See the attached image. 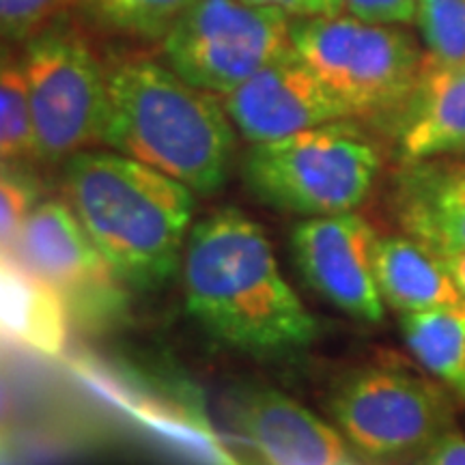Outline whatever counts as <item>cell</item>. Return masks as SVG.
I'll return each instance as SVG.
<instances>
[{"mask_svg": "<svg viewBox=\"0 0 465 465\" xmlns=\"http://www.w3.org/2000/svg\"><path fill=\"white\" fill-rule=\"evenodd\" d=\"M0 465H20V457H17L14 440H11L9 427L0 429Z\"/></svg>", "mask_w": 465, "mask_h": 465, "instance_id": "f1b7e54d", "label": "cell"}, {"mask_svg": "<svg viewBox=\"0 0 465 465\" xmlns=\"http://www.w3.org/2000/svg\"><path fill=\"white\" fill-rule=\"evenodd\" d=\"M386 127L401 162L465 153V65L422 56L414 86Z\"/></svg>", "mask_w": 465, "mask_h": 465, "instance_id": "9a60e30c", "label": "cell"}, {"mask_svg": "<svg viewBox=\"0 0 465 465\" xmlns=\"http://www.w3.org/2000/svg\"><path fill=\"white\" fill-rule=\"evenodd\" d=\"M420 465H465V438L452 427L446 429L422 452Z\"/></svg>", "mask_w": 465, "mask_h": 465, "instance_id": "484cf974", "label": "cell"}, {"mask_svg": "<svg viewBox=\"0 0 465 465\" xmlns=\"http://www.w3.org/2000/svg\"><path fill=\"white\" fill-rule=\"evenodd\" d=\"M185 311L220 345L276 358L312 345L317 319L282 276L263 229L235 207L192 226L182 257Z\"/></svg>", "mask_w": 465, "mask_h": 465, "instance_id": "6da1fadb", "label": "cell"}, {"mask_svg": "<svg viewBox=\"0 0 465 465\" xmlns=\"http://www.w3.org/2000/svg\"><path fill=\"white\" fill-rule=\"evenodd\" d=\"M237 424L265 465H366L334 424L278 391L242 397Z\"/></svg>", "mask_w": 465, "mask_h": 465, "instance_id": "7c38bea8", "label": "cell"}, {"mask_svg": "<svg viewBox=\"0 0 465 465\" xmlns=\"http://www.w3.org/2000/svg\"><path fill=\"white\" fill-rule=\"evenodd\" d=\"M291 39L351 119L388 125L420 72L414 39L391 25L345 15L298 17Z\"/></svg>", "mask_w": 465, "mask_h": 465, "instance_id": "8992f818", "label": "cell"}, {"mask_svg": "<svg viewBox=\"0 0 465 465\" xmlns=\"http://www.w3.org/2000/svg\"><path fill=\"white\" fill-rule=\"evenodd\" d=\"M31 100L35 162L63 166L102 144L108 116V63L69 17L22 45Z\"/></svg>", "mask_w": 465, "mask_h": 465, "instance_id": "5b68a950", "label": "cell"}, {"mask_svg": "<svg viewBox=\"0 0 465 465\" xmlns=\"http://www.w3.org/2000/svg\"><path fill=\"white\" fill-rule=\"evenodd\" d=\"M375 276L383 304L399 315L465 302L440 254L407 235L380 237Z\"/></svg>", "mask_w": 465, "mask_h": 465, "instance_id": "e0dca14e", "label": "cell"}, {"mask_svg": "<svg viewBox=\"0 0 465 465\" xmlns=\"http://www.w3.org/2000/svg\"><path fill=\"white\" fill-rule=\"evenodd\" d=\"M14 411V388H11L9 375L0 366V429H7Z\"/></svg>", "mask_w": 465, "mask_h": 465, "instance_id": "4316f807", "label": "cell"}, {"mask_svg": "<svg viewBox=\"0 0 465 465\" xmlns=\"http://www.w3.org/2000/svg\"><path fill=\"white\" fill-rule=\"evenodd\" d=\"M69 317L56 291L0 250V339L61 356L67 347Z\"/></svg>", "mask_w": 465, "mask_h": 465, "instance_id": "2e32d148", "label": "cell"}, {"mask_svg": "<svg viewBox=\"0 0 465 465\" xmlns=\"http://www.w3.org/2000/svg\"><path fill=\"white\" fill-rule=\"evenodd\" d=\"M403 235L435 254L465 250V153L401 162L391 194Z\"/></svg>", "mask_w": 465, "mask_h": 465, "instance_id": "5bb4252c", "label": "cell"}, {"mask_svg": "<svg viewBox=\"0 0 465 465\" xmlns=\"http://www.w3.org/2000/svg\"><path fill=\"white\" fill-rule=\"evenodd\" d=\"M380 237L360 213L304 218L291 231V257L304 282L356 322L381 323L386 315L375 276Z\"/></svg>", "mask_w": 465, "mask_h": 465, "instance_id": "30bf717a", "label": "cell"}, {"mask_svg": "<svg viewBox=\"0 0 465 465\" xmlns=\"http://www.w3.org/2000/svg\"><path fill=\"white\" fill-rule=\"evenodd\" d=\"M37 164L0 166V250L14 248L28 213L42 199Z\"/></svg>", "mask_w": 465, "mask_h": 465, "instance_id": "7402d4cb", "label": "cell"}, {"mask_svg": "<svg viewBox=\"0 0 465 465\" xmlns=\"http://www.w3.org/2000/svg\"><path fill=\"white\" fill-rule=\"evenodd\" d=\"M78 5L80 0H0V42L25 45Z\"/></svg>", "mask_w": 465, "mask_h": 465, "instance_id": "603a6c76", "label": "cell"}, {"mask_svg": "<svg viewBox=\"0 0 465 465\" xmlns=\"http://www.w3.org/2000/svg\"><path fill=\"white\" fill-rule=\"evenodd\" d=\"M220 102L237 136L250 144L351 119L295 50L261 69L237 89L220 95Z\"/></svg>", "mask_w": 465, "mask_h": 465, "instance_id": "8fae6325", "label": "cell"}, {"mask_svg": "<svg viewBox=\"0 0 465 465\" xmlns=\"http://www.w3.org/2000/svg\"><path fill=\"white\" fill-rule=\"evenodd\" d=\"M380 171V147L353 119L250 144L240 160L242 182L254 199L302 218L358 209Z\"/></svg>", "mask_w": 465, "mask_h": 465, "instance_id": "277c9868", "label": "cell"}, {"mask_svg": "<svg viewBox=\"0 0 465 465\" xmlns=\"http://www.w3.org/2000/svg\"><path fill=\"white\" fill-rule=\"evenodd\" d=\"M37 164L22 50L0 42V166Z\"/></svg>", "mask_w": 465, "mask_h": 465, "instance_id": "d6986e66", "label": "cell"}, {"mask_svg": "<svg viewBox=\"0 0 465 465\" xmlns=\"http://www.w3.org/2000/svg\"><path fill=\"white\" fill-rule=\"evenodd\" d=\"M75 377L104 403L124 411L141 427L201 465H246L223 444L199 411L183 401L155 394L144 383L121 375L113 366L95 358H75Z\"/></svg>", "mask_w": 465, "mask_h": 465, "instance_id": "4fadbf2b", "label": "cell"}, {"mask_svg": "<svg viewBox=\"0 0 465 465\" xmlns=\"http://www.w3.org/2000/svg\"><path fill=\"white\" fill-rule=\"evenodd\" d=\"M14 250L28 270L56 291L67 317L84 332H110L125 319L130 311L127 287L65 199L39 201Z\"/></svg>", "mask_w": 465, "mask_h": 465, "instance_id": "9c48e42d", "label": "cell"}, {"mask_svg": "<svg viewBox=\"0 0 465 465\" xmlns=\"http://www.w3.org/2000/svg\"><path fill=\"white\" fill-rule=\"evenodd\" d=\"M192 3L194 0H80L78 7L110 33L134 42L162 44Z\"/></svg>", "mask_w": 465, "mask_h": 465, "instance_id": "ffe728a7", "label": "cell"}, {"mask_svg": "<svg viewBox=\"0 0 465 465\" xmlns=\"http://www.w3.org/2000/svg\"><path fill=\"white\" fill-rule=\"evenodd\" d=\"M441 261H444V265H446V270H449L452 282H455L459 293H461L465 300V250H461V252L444 254Z\"/></svg>", "mask_w": 465, "mask_h": 465, "instance_id": "83f0119b", "label": "cell"}, {"mask_svg": "<svg viewBox=\"0 0 465 465\" xmlns=\"http://www.w3.org/2000/svg\"><path fill=\"white\" fill-rule=\"evenodd\" d=\"M328 414L366 461H397L424 452L452 427V403L438 383L405 366H360L328 394Z\"/></svg>", "mask_w": 465, "mask_h": 465, "instance_id": "52a82bcc", "label": "cell"}, {"mask_svg": "<svg viewBox=\"0 0 465 465\" xmlns=\"http://www.w3.org/2000/svg\"><path fill=\"white\" fill-rule=\"evenodd\" d=\"M108 63V116L102 144L212 196L229 182L237 132L213 93L166 63L132 54Z\"/></svg>", "mask_w": 465, "mask_h": 465, "instance_id": "3957f363", "label": "cell"}, {"mask_svg": "<svg viewBox=\"0 0 465 465\" xmlns=\"http://www.w3.org/2000/svg\"><path fill=\"white\" fill-rule=\"evenodd\" d=\"M250 5L259 7L281 9L287 15L295 17H323V15H341L345 9L342 0H246Z\"/></svg>", "mask_w": 465, "mask_h": 465, "instance_id": "d4e9b609", "label": "cell"}, {"mask_svg": "<svg viewBox=\"0 0 465 465\" xmlns=\"http://www.w3.org/2000/svg\"><path fill=\"white\" fill-rule=\"evenodd\" d=\"M353 17L373 25H407L416 17V0H342Z\"/></svg>", "mask_w": 465, "mask_h": 465, "instance_id": "cb8c5ba5", "label": "cell"}, {"mask_svg": "<svg viewBox=\"0 0 465 465\" xmlns=\"http://www.w3.org/2000/svg\"><path fill=\"white\" fill-rule=\"evenodd\" d=\"M401 332L414 358L441 386L465 399V302L401 315Z\"/></svg>", "mask_w": 465, "mask_h": 465, "instance_id": "ac0fdd59", "label": "cell"}, {"mask_svg": "<svg viewBox=\"0 0 465 465\" xmlns=\"http://www.w3.org/2000/svg\"><path fill=\"white\" fill-rule=\"evenodd\" d=\"M414 20L435 61L465 65V0H416Z\"/></svg>", "mask_w": 465, "mask_h": 465, "instance_id": "44dd1931", "label": "cell"}, {"mask_svg": "<svg viewBox=\"0 0 465 465\" xmlns=\"http://www.w3.org/2000/svg\"><path fill=\"white\" fill-rule=\"evenodd\" d=\"M63 199L127 289H160L182 267L196 209L188 185L113 149H86L63 164Z\"/></svg>", "mask_w": 465, "mask_h": 465, "instance_id": "7a4b0ae2", "label": "cell"}, {"mask_svg": "<svg viewBox=\"0 0 465 465\" xmlns=\"http://www.w3.org/2000/svg\"><path fill=\"white\" fill-rule=\"evenodd\" d=\"M289 15L246 0H194L162 39L164 63L213 95L293 52Z\"/></svg>", "mask_w": 465, "mask_h": 465, "instance_id": "ba28073f", "label": "cell"}]
</instances>
